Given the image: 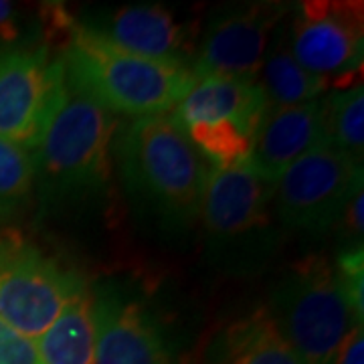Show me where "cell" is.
<instances>
[{"mask_svg": "<svg viewBox=\"0 0 364 364\" xmlns=\"http://www.w3.org/2000/svg\"><path fill=\"white\" fill-rule=\"evenodd\" d=\"M65 97L61 57L43 47L0 51V138L35 152Z\"/></svg>", "mask_w": 364, "mask_h": 364, "instance_id": "7", "label": "cell"}, {"mask_svg": "<svg viewBox=\"0 0 364 364\" xmlns=\"http://www.w3.org/2000/svg\"><path fill=\"white\" fill-rule=\"evenodd\" d=\"M273 182L261 178L249 160L210 170L200 221L213 243L233 245L259 237L269 227Z\"/></svg>", "mask_w": 364, "mask_h": 364, "instance_id": "10", "label": "cell"}, {"mask_svg": "<svg viewBox=\"0 0 364 364\" xmlns=\"http://www.w3.org/2000/svg\"><path fill=\"white\" fill-rule=\"evenodd\" d=\"M265 109L267 100L259 83L207 77L196 81L195 87L170 112V116L182 130L203 124H237L255 136Z\"/></svg>", "mask_w": 364, "mask_h": 364, "instance_id": "14", "label": "cell"}, {"mask_svg": "<svg viewBox=\"0 0 364 364\" xmlns=\"http://www.w3.org/2000/svg\"><path fill=\"white\" fill-rule=\"evenodd\" d=\"M330 364H364V334L363 326H356L340 344L338 352Z\"/></svg>", "mask_w": 364, "mask_h": 364, "instance_id": "22", "label": "cell"}, {"mask_svg": "<svg viewBox=\"0 0 364 364\" xmlns=\"http://www.w3.org/2000/svg\"><path fill=\"white\" fill-rule=\"evenodd\" d=\"M328 146L324 100L267 107L255 130L247 160L263 181L275 182L310 152Z\"/></svg>", "mask_w": 364, "mask_h": 364, "instance_id": "12", "label": "cell"}, {"mask_svg": "<svg viewBox=\"0 0 364 364\" xmlns=\"http://www.w3.org/2000/svg\"><path fill=\"white\" fill-rule=\"evenodd\" d=\"M291 4L259 0L225 6L208 21L191 71L196 81L207 77L257 83L275 28Z\"/></svg>", "mask_w": 364, "mask_h": 364, "instance_id": "9", "label": "cell"}, {"mask_svg": "<svg viewBox=\"0 0 364 364\" xmlns=\"http://www.w3.org/2000/svg\"><path fill=\"white\" fill-rule=\"evenodd\" d=\"M65 28L67 85L112 114L164 116L195 87L191 67L126 51L69 16Z\"/></svg>", "mask_w": 364, "mask_h": 364, "instance_id": "1", "label": "cell"}, {"mask_svg": "<svg viewBox=\"0 0 364 364\" xmlns=\"http://www.w3.org/2000/svg\"><path fill=\"white\" fill-rule=\"evenodd\" d=\"M95 364H174L162 330L140 301L117 291L93 296Z\"/></svg>", "mask_w": 364, "mask_h": 364, "instance_id": "11", "label": "cell"}, {"mask_svg": "<svg viewBox=\"0 0 364 364\" xmlns=\"http://www.w3.org/2000/svg\"><path fill=\"white\" fill-rule=\"evenodd\" d=\"M363 2L310 0L286 16V39L299 65L344 85L363 69Z\"/></svg>", "mask_w": 364, "mask_h": 364, "instance_id": "8", "label": "cell"}, {"mask_svg": "<svg viewBox=\"0 0 364 364\" xmlns=\"http://www.w3.org/2000/svg\"><path fill=\"white\" fill-rule=\"evenodd\" d=\"M198 364H301L263 308L217 332Z\"/></svg>", "mask_w": 364, "mask_h": 364, "instance_id": "15", "label": "cell"}, {"mask_svg": "<svg viewBox=\"0 0 364 364\" xmlns=\"http://www.w3.org/2000/svg\"><path fill=\"white\" fill-rule=\"evenodd\" d=\"M18 35L16 9L11 2H0V39L13 41Z\"/></svg>", "mask_w": 364, "mask_h": 364, "instance_id": "23", "label": "cell"}, {"mask_svg": "<svg viewBox=\"0 0 364 364\" xmlns=\"http://www.w3.org/2000/svg\"><path fill=\"white\" fill-rule=\"evenodd\" d=\"M0 364H43L35 340L0 320Z\"/></svg>", "mask_w": 364, "mask_h": 364, "instance_id": "21", "label": "cell"}, {"mask_svg": "<svg viewBox=\"0 0 364 364\" xmlns=\"http://www.w3.org/2000/svg\"><path fill=\"white\" fill-rule=\"evenodd\" d=\"M85 287L77 272L67 269L25 235L0 231V320L37 340Z\"/></svg>", "mask_w": 364, "mask_h": 364, "instance_id": "5", "label": "cell"}, {"mask_svg": "<svg viewBox=\"0 0 364 364\" xmlns=\"http://www.w3.org/2000/svg\"><path fill=\"white\" fill-rule=\"evenodd\" d=\"M35 346L43 364H95L93 294L87 286L69 299Z\"/></svg>", "mask_w": 364, "mask_h": 364, "instance_id": "16", "label": "cell"}, {"mask_svg": "<svg viewBox=\"0 0 364 364\" xmlns=\"http://www.w3.org/2000/svg\"><path fill=\"white\" fill-rule=\"evenodd\" d=\"M301 364H330L363 320L352 310L334 265L324 257L296 263L263 308Z\"/></svg>", "mask_w": 364, "mask_h": 364, "instance_id": "4", "label": "cell"}, {"mask_svg": "<svg viewBox=\"0 0 364 364\" xmlns=\"http://www.w3.org/2000/svg\"><path fill=\"white\" fill-rule=\"evenodd\" d=\"M35 152L0 138V223L25 213L35 193Z\"/></svg>", "mask_w": 364, "mask_h": 364, "instance_id": "18", "label": "cell"}, {"mask_svg": "<svg viewBox=\"0 0 364 364\" xmlns=\"http://www.w3.org/2000/svg\"><path fill=\"white\" fill-rule=\"evenodd\" d=\"M114 158L126 191L158 219L186 227L200 217L213 168L170 114L119 124Z\"/></svg>", "mask_w": 364, "mask_h": 364, "instance_id": "2", "label": "cell"}, {"mask_svg": "<svg viewBox=\"0 0 364 364\" xmlns=\"http://www.w3.org/2000/svg\"><path fill=\"white\" fill-rule=\"evenodd\" d=\"M358 188H363V162L322 146L289 166L273 184V207L287 229L322 235L338 227Z\"/></svg>", "mask_w": 364, "mask_h": 364, "instance_id": "6", "label": "cell"}, {"mask_svg": "<svg viewBox=\"0 0 364 364\" xmlns=\"http://www.w3.org/2000/svg\"><path fill=\"white\" fill-rule=\"evenodd\" d=\"M328 146L363 162L364 158V90L352 85L324 100Z\"/></svg>", "mask_w": 364, "mask_h": 364, "instance_id": "19", "label": "cell"}, {"mask_svg": "<svg viewBox=\"0 0 364 364\" xmlns=\"http://www.w3.org/2000/svg\"><path fill=\"white\" fill-rule=\"evenodd\" d=\"M85 26L126 51L193 65L195 26L160 4L124 6Z\"/></svg>", "mask_w": 364, "mask_h": 364, "instance_id": "13", "label": "cell"}, {"mask_svg": "<svg viewBox=\"0 0 364 364\" xmlns=\"http://www.w3.org/2000/svg\"><path fill=\"white\" fill-rule=\"evenodd\" d=\"M340 286L344 289L346 298L350 301L352 310L364 320V253L363 247H352L340 253L334 265Z\"/></svg>", "mask_w": 364, "mask_h": 364, "instance_id": "20", "label": "cell"}, {"mask_svg": "<svg viewBox=\"0 0 364 364\" xmlns=\"http://www.w3.org/2000/svg\"><path fill=\"white\" fill-rule=\"evenodd\" d=\"M257 83L267 100V107L308 104L320 100V95L330 87L324 77L299 65L291 55L286 39V18L273 33Z\"/></svg>", "mask_w": 364, "mask_h": 364, "instance_id": "17", "label": "cell"}, {"mask_svg": "<svg viewBox=\"0 0 364 364\" xmlns=\"http://www.w3.org/2000/svg\"><path fill=\"white\" fill-rule=\"evenodd\" d=\"M117 117L67 85L65 104L35 150L41 203L65 205L97 196L112 178Z\"/></svg>", "mask_w": 364, "mask_h": 364, "instance_id": "3", "label": "cell"}]
</instances>
